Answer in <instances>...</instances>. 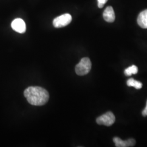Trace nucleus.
Returning a JSON list of instances; mask_svg holds the SVG:
<instances>
[{
  "instance_id": "1",
  "label": "nucleus",
  "mask_w": 147,
  "mask_h": 147,
  "mask_svg": "<svg viewBox=\"0 0 147 147\" xmlns=\"http://www.w3.org/2000/svg\"><path fill=\"white\" fill-rule=\"evenodd\" d=\"M24 96L31 105L42 106L47 103L49 94L46 89L40 87H29L25 90Z\"/></svg>"
},
{
  "instance_id": "2",
  "label": "nucleus",
  "mask_w": 147,
  "mask_h": 147,
  "mask_svg": "<svg viewBox=\"0 0 147 147\" xmlns=\"http://www.w3.org/2000/svg\"><path fill=\"white\" fill-rule=\"evenodd\" d=\"M92 68V63L88 57H84L75 67V72L78 75L84 76L89 73Z\"/></svg>"
},
{
  "instance_id": "3",
  "label": "nucleus",
  "mask_w": 147,
  "mask_h": 147,
  "mask_svg": "<svg viewBox=\"0 0 147 147\" xmlns=\"http://www.w3.org/2000/svg\"><path fill=\"white\" fill-rule=\"evenodd\" d=\"M116 121L115 116L111 112H108L96 119V123L99 125H104L110 126L113 124Z\"/></svg>"
},
{
  "instance_id": "4",
  "label": "nucleus",
  "mask_w": 147,
  "mask_h": 147,
  "mask_svg": "<svg viewBox=\"0 0 147 147\" xmlns=\"http://www.w3.org/2000/svg\"><path fill=\"white\" fill-rule=\"evenodd\" d=\"M72 20V17L69 14H64L56 18L53 21V25L56 28H61L69 25Z\"/></svg>"
},
{
  "instance_id": "5",
  "label": "nucleus",
  "mask_w": 147,
  "mask_h": 147,
  "mask_svg": "<svg viewBox=\"0 0 147 147\" xmlns=\"http://www.w3.org/2000/svg\"><path fill=\"white\" fill-rule=\"evenodd\" d=\"M11 26L13 30L20 33H25L26 30L25 22L22 19L20 18L14 20L11 22Z\"/></svg>"
},
{
  "instance_id": "6",
  "label": "nucleus",
  "mask_w": 147,
  "mask_h": 147,
  "mask_svg": "<svg viewBox=\"0 0 147 147\" xmlns=\"http://www.w3.org/2000/svg\"><path fill=\"white\" fill-rule=\"evenodd\" d=\"M113 142L117 147H133L136 143L135 140L133 138L129 139L126 141H123L120 138L117 137L113 138Z\"/></svg>"
},
{
  "instance_id": "7",
  "label": "nucleus",
  "mask_w": 147,
  "mask_h": 147,
  "mask_svg": "<svg viewBox=\"0 0 147 147\" xmlns=\"http://www.w3.org/2000/svg\"><path fill=\"white\" fill-rule=\"evenodd\" d=\"M103 17L105 21L108 22H113L115 20V14L113 8L111 6L107 7L103 13Z\"/></svg>"
},
{
  "instance_id": "8",
  "label": "nucleus",
  "mask_w": 147,
  "mask_h": 147,
  "mask_svg": "<svg viewBox=\"0 0 147 147\" xmlns=\"http://www.w3.org/2000/svg\"><path fill=\"white\" fill-rule=\"evenodd\" d=\"M138 25L143 28H147V9L141 11L137 18Z\"/></svg>"
},
{
  "instance_id": "9",
  "label": "nucleus",
  "mask_w": 147,
  "mask_h": 147,
  "mask_svg": "<svg viewBox=\"0 0 147 147\" xmlns=\"http://www.w3.org/2000/svg\"><path fill=\"white\" fill-rule=\"evenodd\" d=\"M127 85L129 87H134L136 89H141L142 87V84L141 82L132 78L127 80Z\"/></svg>"
},
{
  "instance_id": "10",
  "label": "nucleus",
  "mask_w": 147,
  "mask_h": 147,
  "mask_svg": "<svg viewBox=\"0 0 147 147\" xmlns=\"http://www.w3.org/2000/svg\"><path fill=\"white\" fill-rule=\"evenodd\" d=\"M138 68L136 66L132 65L124 70V74L126 76H131L133 74H136L138 73Z\"/></svg>"
},
{
  "instance_id": "11",
  "label": "nucleus",
  "mask_w": 147,
  "mask_h": 147,
  "mask_svg": "<svg viewBox=\"0 0 147 147\" xmlns=\"http://www.w3.org/2000/svg\"><path fill=\"white\" fill-rule=\"evenodd\" d=\"M108 0H98V6L99 8H102Z\"/></svg>"
},
{
  "instance_id": "12",
  "label": "nucleus",
  "mask_w": 147,
  "mask_h": 147,
  "mask_svg": "<svg viewBox=\"0 0 147 147\" xmlns=\"http://www.w3.org/2000/svg\"><path fill=\"white\" fill-rule=\"evenodd\" d=\"M142 115L143 116H147V104H146V106L145 107V109H144V110L142 111Z\"/></svg>"
}]
</instances>
